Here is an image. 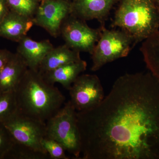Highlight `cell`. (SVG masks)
I'll list each match as a JSON object with an SVG mask.
<instances>
[{"label":"cell","mask_w":159,"mask_h":159,"mask_svg":"<svg viewBox=\"0 0 159 159\" xmlns=\"http://www.w3.org/2000/svg\"><path fill=\"white\" fill-rule=\"evenodd\" d=\"M153 1L159 11V0H153Z\"/></svg>","instance_id":"cell-24"},{"label":"cell","mask_w":159,"mask_h":159,"mask_svg":"<svg viewBox=\"0 0 159 159\" xmlns=\"http://www.w3.org/2000/svg\"><path fill=\"white\" fill-rule=\"evenodd\" d=\"M14 141L11 134L2 123H0V159H6Z\"/></svg>","instance_id":"cell-21"},{"label":"cell","mask_w":159,"mask_h":159,"mask_svg":"<svg viewBox=\"0 0 159 159\" xmlns=\"http://www.w3.org/2000/svg\"><path fill=\"white\" fill-rule=\"evenodd\" d=\"M50 158L45 152L35 150L25 145L14 143L6 159H46Z\"/></svg>","instance_id":"cell-17"},{"label":"cell","mask_w":159,"mask_h":159,"mask_svg":"<svg viewBox=\"0 0 159 159\" xmlns=\"http://www.w3.org/2000/svg\"><path fill=\"white\" fill-rule=\"evenodd\" d=\"M112 25L125 31L136 44L159 30V11L153 0H120Z\"/></svg>","instance_id":"cell-3"},{"label":"cell","mask_w":159,"mask_h":159,"mask_svg":"<svg viewBox=\"0 0 159 159\" xmlns=\"http://www.w3.org/2000/svg\"><path fill=\"white\" fill-rule=\"evenodd\" d=\"M3 124L11 134L14 143L47 153L41 144L46 136V122L25 116L16 110Z\"/></svg>","instance_id":"cell-6"},{"label":"cell","mask_w":159,"mask_h":159,"mask_svg":"<svg viewBox=\"0 0 159 159\" xmlns=\"http://www.w3.org/2000/svg\"><path fill=\"white\" fill-rule=\"evenodd\" d=\"M77 113L70 100L65 102L59 111L46 122L45 136L59 142L66 151L80 159L81 142Z\"/></svg>","instance_id":"cell-4"},{"label":"cell","mask_w":159,"mask_h":159,"mask_svg":"<svg viewBox=\"0 0 159 159\" xmlns=\"http://www.w3.org/2000/svg\"><path fill=\"white\" fill-rule=\"evenodd\" d=\"M33 25L32 19L10 10L0 22V37L18 43Z\"/></svg>","instance_id":"cell-13"},{"label":"cell","mask_w":159,"mask_h":159,"mask_svg":"<svg viewBox=\"0 0 159 159\" xmlns=\"http://www.w3.org/2000/svg\"><path fill=\"white\" fill-rule=\"evenodd\" d=\"M6 0H0V22L10 11Z\"/></svg>","instance_id":"cell-23"},{"label":"cell","mask_w":159,"mask_h":159,"mask_svg":"<svg viewBox=\"0 0 159 159\" xmlns=\"http://www.w3.org/2000/svg\"><path fill=\"white\" fill-rule=\"evenodd\" d=\"M101 33L92 55L91 70H99L107 64L126 57L136 44L133 39L121 30H109L101 26Z\"/></svg>","instance_id":"cell-5"},{"label":"cell","mask_w":159,"mask_h":159,"mask_svg":"<svg viewBox=\"0 0 159 159\" xmlns=\"http://www.w3.org/2000/svg\"><path fill=\"white\" fill-rule=\"evenodd\" d=\"M10 10L33 19L39 5V0H6Z\"/></svg>","instance_id":"cell-18"},{"label":"cell","mask_w":159,"mask_h":159,"mask_svg":"<svg viewBox=\"0 0 159 159\" xmlns=\"http://www.w3.org/2000/svg\"><path fill=\"white\" fill-rule=\"evenodd\" d=\"M44 150L51 159H69L66 154V149L61 144L54 139L45 136L41 142Z\"/></svg>","instance_id":"cell-20"},{"label":"cell","mask_w":159,"mask_h":159,"mask_svg":"<svg viewBox=\"0 0 159 159\" xmlns=\"http://www.w3.org/2000/svg\"><path fill=\"white\" fill-rule=\"evenodd\" d=\"M17 110L25 116L46 122L65 103L63 94L47 82L39 71L28 69L15 91Z\"/></svg>","instance_id":"cell-2"},{"label":"cell","mask_w":159,"mask_h":159,"mask_svg":"<svg viewBox=\"0 0 159 159\" xmlns=\"http://www.w3.org/2000/svg\"><path fill=\"white\" fill-rule=\"evenodd\" d=\"M69 91L70 101L77 112L96 108L105 97L100 80L93 74L80 75Z\"/></svg>","instance_id":"cell-8"},{"label":"cell","mask_w":159,"mask_h":159,"mask_svg":"<svg viewBox=\"0 0 159 159\" xmlns=\"http://www.w3.org/2000/svg\"><path fill=\"white\" fill-rule=\"evenodd\" d=\"M87 66L86 61L81 59L42 74L47 82L53 84L59 83L69 91L77 77L86 70Z\"/></svg>","instance_id":"cell-14"},{"label":"cell","mask_w":159,"mask_h":159,"mask_svg":"<svg viewBox=\"0 0 159 159\" xmlns=\"http://www.w3.org/2000/svg\"><path fill=\"white\" fill-rule=\"evenodd\" d=\"M16 110L15 92L0 93V123H4Z\"/></svg>","instance_id":"cell-19"},{"label":"cell","mask_w":159,"mask_h":159,"mask_svg":"<svg viewBox=\"0 0 159 159\" xmlns=\"http://www.w3.org/2000/svg\"><path fill=\"white\" fill-rule=\"evenodd\" d=\"M77 117L81 159H159V80L149 71L120 76Z\"/></svg>","instance_id":"cell-1"},{"label":"cell","mask_w":159,"mask_h":159,"mask_svg":"<svg viewBox=\"0 0 159 159\" xmlns=\"http://www.w3.org/2000/svg\"><path fill=\"white\" fill-rule=\"evenodd\" d=\"M80 52L73 50L65 44L53 48L47 54L39 66L42 74L81 59Z\"/></svg>","instance_id":"cell-15"},{"label":"cell","mask_w":159,"mask_h":159,"mask_svg":"<svg viewBox=\"0 0 159 159\" xmlns=\"http://www.w3.org/2000/svg\"><path fill=\"white\" fill-rule=\"evenodd\" d=\"M18 43L16 53L24 60L28 68L35 71H39L42 61L54 48L49 40L37 41L27 35Z\"/></svg>","instance_id":"cell-10"},{"label":"cell","mask_w":159,"mask_h":159,"mask_svg":"<svg viewBox=\"0 0 159 159\" xmlns=\"http://www.w3.org/2000/svg\"><path fill=\"white\" fill-rule=\"evenodd\" d=\"M12 54L6 49H0V72L11 58Z\"/></svg>","instance_id":"cell-22"},{"label":"cell","mask_w":159,"mask_h":159,"mask_svg":"<svg viewBox=\"0 0 159 159\" xmlns=\"http://www.w3.org/2000/svg\"><path fill=\"white\" fill-rule=\"evenodd\" d=\"M140 51L148 71L159 80V30L143 41Z\"/></svg>","instance_id":"cell-16"},{"label":"cell","mask_w":159,"mask_h":159,"mask_svg":"<svg viewBox=\"0 0 159 159\" xmlns=\"http://www.w3.org/2000/svg\"><path fill=\"white\" fill-rule=\"evenodd\" d=\"M28 69L23 58L13 53L0 72V93L15 92Z\"/></svg>","instance_id":"cell-12"},{"label":"cell","mask_w":159,"mask_h":159,"mask_svg":"<svg viewBox=\"0 0 159 159\" xmlns=\"http://www.w3.org/2000/svg\"><path fill=\"white\" fill-rule=\"evenodd\" d=\"M120 0H74L72 14L84 20H97L101 23Z\"/></svg>","instance_id":"cell-11"},{"label":"cell","mask_w":159,"mask_h":159,"mask_svg":"<svg viewBox=\"0 0 159 159\" xmlns=\"http://www.w3.org/2000/svg\"><path fill=\"white\" fill-rule=\"evenodd\" d=\"M86 21L72 14L63 23L60 35L65 44L73 50L91 54L101 33V27L94 29L89 27Z\"/></svg>","instance_id":"cell-7"},{"label":"cell","mask_w":159,"mask_h":159,"mask_svg":"<svg viewBox=\"0 0 159 159\" xmlns=\"http://www.w3.org/2000/svg\"><path fill=\"white\" fill-rule=\"evenodd\" d=\"M72 12V2L67 0H41L32 20L34 25L57 38L63 23Z\"/></svg>","instance_id":"cell-9"}]
</instances>
